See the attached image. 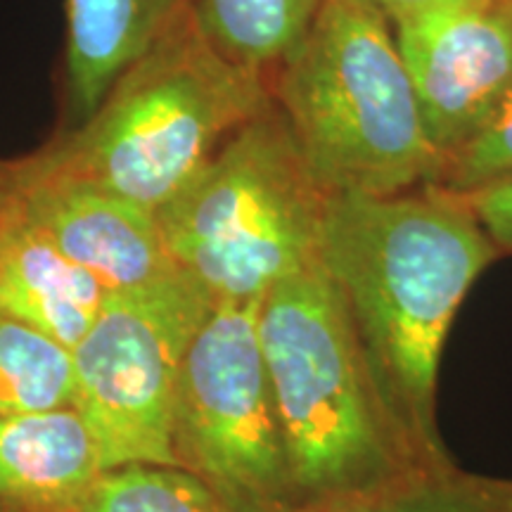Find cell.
Instances as JSON below:
<instances>
[{"mask_svg":"<svg viewBox=\"0 0 512 512\" xmlns=\"http://www.w3.org/2000/svg\"><path fill=\"white\" fill-rule=\"evenodd\" d=\"M318 256L394 420L427 463H451L441 358L467 292L503 254L463 195L425 185L328 197Z\"/></svg>","mask_w":512,"mask_h":512,"instance_id":"6da1fadb","label":"cell"},{"mask_svg":"<svg viewBox=\"0 0 512 512\" xmlns=\"http://www.w3.org/2000/svg\"><path fill=\"white\" fill-rule=\"evenodd\" d=\"M271 105V79L223 55L192 0H183L98 110L19 159V171L95 185L159 214L242 124Z\"/></svg>","mask_w":512,"mask_h":512,"instance_id":"7a4b0ae2","label":"cell"},{"mask_svg":"<svg viewBox=\"0 0 512 512\" xmlns=\"http://www.w3.org/2000/svg\"><path fill=\"white\" fill-rule=\"evenodd\" d=\"M259 339L297 508L439 467L384 403L320 256L264 294Z\"/></svg>","mask_w":512,"mask_h":512,"instance_id":"3957f363","label":"cell"},{"mask_svg":"<svg viewBox=\"0 0 512 512\" xmlns=\"http://www.w3.org/2000/svg\"><path fill=\"white\" fill-rule=\"evenodd\" d=\"M273 102L325 195H399L439 185L448 159L370 0H325L271 79Z\"/></svg>","mask_w":512,"mask_h":512,"instance_id":"277c9868","label":"cell"},{"mask_svg":"<svg viewBox=\"0 0 512 512\" xmlns=\"http://www.w3.org/2000/svg\"><path fill=\"white\" fill-rule=\"evenodd\" d=\"M328 195L275 102L159 209L171 261L216 302H249L320 254Z\"/></svg>","mask_w":512,"mask_h":512,"instance_id":"5b68a950","label":"cell"},{"mask_svg":"<svg viewBox=\"0 0 512 512\" xmlns=\"http://www.w3.org/2000/svg\"><path fill=\"white\" fill-rule=\"evenodd\" d=\"M216 299L174 266L150 283L107 292L93 328L74 347V408L102 470L176 463L181 370Z\"/></svg>","mask_w":512,"mask_h":512,"instance_id":"8992f818","label":"cell"},{"mask_svg":"<svg viewBox=\"0 0 512 512\" xmlns=\"http://www.w3.org/2000/svg\"><path fill=\"white\" fill-rule=\"evenodd\" d=\"M261 299H221L197 330L176 396V463L233 512H292L297 496L259 339Z\"/></svg>","mask_w":512,"mask_h":512,"instance_id":"52a82bcc","label":"cell"},{"mask_svg":"<svg viewBox=\"0 0 512 512\" xmlns=\"http://www.w3.org/2000/svg\"><path fill=\"white\" fill-rule=\"evenodd\" d=\"M396 46L427 133L448 159L512 86V0H441L396 24Z\"/></svg>","mask_w":512,"mask_h":512,"instance_id":"ba28073f","label":"cell"},{"mask_svg":"<svg viewBox=\"0 0 512 512\" xmlns=\"http://www.w3.org/2000/svg\"><path fill=\"white\" fill-rule=\"evenodd\" d=\"M12 209L107 292L150 283L176 266L155 211L95 185L19 171Z\"/></svg>","mask_w":512,"mask_h":512,"instance_id":"9c48e42d","label":"cell"},{"mask_svg":"<svg viewBox=\"0 0 512 512\" xmlns=\"http://www.w3.org/2000/svg\"><path fill=\"white\" fill-rule=\"evenodd\" d=\"M100 451L74 406L0 415V508L79 512L102 475Z\"/></svg>","mask_w":512,"mask_h":512,"instance_id":"30bf717a","label":"cell"},{"mask_svg":"<svg viewBox=\"0 0 512 512\" xmlns=\"http://www.w3.org/2000/svg\"><path fill=\"white\" fill-rule=\"evenodd\" d=\"M107 290L15 209L0 216V313L72 349L93 328Z\"/></svg>","mask_w":512,"mask_h":512,"instance_id":"8fae6325","label":"cell"},{"mask_svg":"<svg viewBox=\"0 0 512 512\" xmlns=\"http://www.w3.org/2000/svg\"><path fill=\"white\" fill-rule=\"evenodd\" d=\"M183 0H67V131L81 126Z\"/></svg>","mask_w":512,"mask_h":512,"instance_id":"7c38bea8","label":"cell"},{"mask_svg":"<svg viewBox=\"0 0 512 512\" xmlns=\"http://www.w3.org/2000/svg\"><path fill=\"white\" fill-rule=\"evenodd\" d=\"M204 34L230 60L273 79L325 0H192Z\"/></svg>","mask_w":512,"mask_h":512,"instance_id":"4fadbf2b","label":"cell"},{"mask_svg":"<svg viewBox=\"0 0 512 512\" xmlns=\"http://www.w3.org/2000/svg\"><path fill=\"white\" fill-rule=\"evenodd\" d=\"M292 512H512V477L463 470L453 460L368 494L299 505Z\"/></svg>","mask_w":512,"mask_h":512,"instance_id":"5bb4252c","label":"cell"},{"mask_svg":"<svg viewBox=\"0 0 512 512\" xmlns=\"http://www.w3.org/2000/svg\"><path fill=\"white\" fill-rule=\"evenodd\" d=\"M74 351L0 313V415L74 406Z\"/></svg>","mask_w":512,"mask_h":512,"instance_id":"9a60e30c","label":"cell"},{"mask_svg":"<svg viewBox=\"0 0 512 512\" xmlns=\"http://www.w3.org/2000/svg\"><path fill=\"white\" fill-rule=\"evenodd\" d=\"M79 512H233L200 477L171 465L102 472Z\"/></svg>","mask_w":512,"mask_h":512,"instance_id":"2e32d148","label":"cell"},{"mask_svg":"<svg viewBox=\"0 0 512 512\" xmlns=\"http://www.w3.org/2000/svg\"><path fill=\"white\" fill-rule=\"evenodd\" d=\"M512 178V86L482 131L448 157L441 188L470 195Z\"/></svg>","mask_w":512,"mask_h":512,"instance_id":"e0dca14e","label":"cell"},{"mask_svg":"<svg viewBox=\"0 0 512 512\" xmlns=\"http://www.w3.org/2000/svg\"><path fill=\"white\" fill-rule=\"evenodd\" d=\"M498 252L512 256V178L463 195Z\"/></svg>","mask_w":512,"mask_h":512,"instance_id":"ac0fdd59","label":"cell"},{"mask_svg":"<svg viewBox=\"0 0 512 512\" xmlns=\"http://www.w3.org/2000/svg\"><path fill=\"white\" fill-rule=\"evenodd\" d=\"M370 3L382 12L389 22L401 24L406 22V19L420 15V12L430 10L432 5L441 3V0H370Z\"/></svg>","mask_w":512,"mask_h":512,"instance_id":"d6986e66","label":"cell"},{"mask_svg":"<svg viewBox=\"0 0 512 512\" xmlns=\"http://www.w3.org/2000/svg\"><path fill=\"white\" fill-rule=\"evenodd\" d=\"M17 185H19L17 162H3V159H0V216L12 207V202H15Z\"/></svg>","mask_w":512,"mask_h":512,"instance_id":"ffe728a7","label":"cell"}]
</instances>
